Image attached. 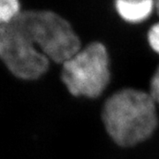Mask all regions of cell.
Here are the masks:
<instances>
[{
    "instance_id": "1",
    "label": "cell",
    "mask_w": 159,
    "mask_h": 159,
    "mask_svg": "<svg viewBox=\"0 0 159 159\" xmlns=\"http://www.w3.org/2000/svg\"><path fill=\"white\" fill-rule=\"evenodd\" d=\"M102 121L109 135L119 146L136 145L148 139L157 125L156 102L143 91L122 89L105 102Z\"/></svg>"
},
{
    "instance_id": "2",
    "label": "cell",
    "mask_w": 159,
    "mask_h": 159,
    "mask_svg": "<svg viewBox=\"0 0 159 159\" xmlns=\"http://www.w3.org/2000/svg\"><path fill=\"white\" fill-rule=\"evenodd\" d=\"M17 20L49 60L65 63L81 49L80 40L64 18L51 11H23Z\"/></svg>"
},
{
    "instance_id": "3",
    "label": "cell",
    "mask_w": 159,
    "mask_h": 159,
    "mask_svg": "<svg viewBox=\"0 0 159 159\" xmlns=\"http://www.w3.org/2000/svg\"><path fill=\"white\" fill-rule=\"evenodd\" d=\"M109 64L106 48L100 43H93L63 63L61 78L72 95L96 98L109 84Z\"/></svg>"
},
{
    "instance_id": "4",
    "label": "cell",
    "mask_w": 159,
    "mask_h": 159,
    "mask_svg": "<svg viewBox=\"0 0 159 159\" xmlns=\"http://www.w3.org/2000/svg\"><path fill=\"white\" fill-rule=\"evenodd\" d=\"M0 60L15 77L26 80L39 79L50 66L17 18L0 27Z\"/></svg>"
},
{
    "instance_id": "5",
    "label": "cell",
    "mask_w": 159,
    "mask_h": 159,
    "mask_svg": "<svg viewBox=\"0 0 159 159\" xmlns=\"http://www.w3.org/2000/svg\"><path fill=\"white\" fill-rule=\"evenodd\" d=\"M155 3L151 0L127 1L119 0L116 2V9L119 14L128 22H142L147 20L153 11Z\"/></svg>"
},
{
    "instance_id": "6",
    "label": "cell",
    "mask_w": 159,
    "mask_h": 159,
    "mask_svg": "<svg viewBox=\"0 0 159 159\" xmlns=\"http://www.w3.org/2000/svg\"><path fill=\"white\" fill-rule=\"evenodd\" d=\"M20 8L16 0H0V27L13 20L21 11Z\"/></svg>"
},
{
    "instance_id": "7",
    "label": "cell",
    "mask_w": 159,
    "mask_h": 159,
    "mask_svg": "<svg viewBox=\"0 0 159 159\" xmlns=\"http://www.w3.org/2000/svg\"><path fill=\"white\" fill-rule=\"evenodd\" d=\"M148 38L151 48L159 54V23L155 24L150 28Z\"/></svg>"
},
{
    "instance_id": "8",
    "label": "cell",
    "mask_w": 159,
    "mask_h": 159,
    "mask_svg": "<svg viewBox=\"0 0 159 159\" xmlns=\"http://www.w3.org/2000/svg\"><path fill=\"white\" fill-rule=\"evenodd\" d=\"M149 95L152 97L154 102L159 104V66L151 79Z\"/></svg>"
},
{
    "instance_id": "9",
    "label": "cell",
    "mask_w": 159,
    "mask_h": 159,
    "mask_svg": "<svg viewBox=\"0 0 159 159\" xmlns=\"http://www.w3.org/2000/svg\"><path fill=\"white\" fill-rule=\"evenodd\" d=\"M155 6H156V10H157V13H158L159 15V0L157 1V2H155Z\"/></svg>"
}]
</instances>
